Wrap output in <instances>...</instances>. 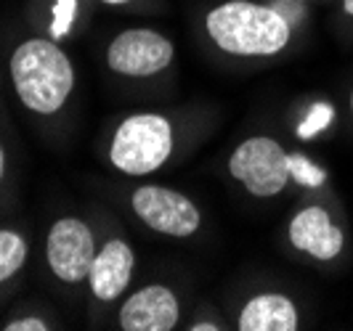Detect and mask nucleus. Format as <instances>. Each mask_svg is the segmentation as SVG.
Wrapping results in <instances>:
<instances>
[{"mask_svg":"<svg viewBox=\"0 0 353 331\" xmlns=\"http://www.w3.org/2000/svg\"><path fill=\"white\" fill-rule=\"evenodd\" d=\"M14 93L32 114H56L74 90V67L53 37L21 40L8 61Z\"/></svg>","mask_w":353,"mask_h":331,"instance_id":"f257e3e1","label":"nucleus"},{"mask_svg":"<svg viewBox=\"0 0 353 331\" xmlns=\"http://www.w3.org/2000/svg\"><path fill=\"white\" fill-rule=\"evenodd\" d=\"M205 32L229 56H276L292 40V27L282 11L255 0H226L205 17Z\"/></svg>","mask_w":353,"mask_h":331,"instance_id":"f03ea898","label":"nucleus"},{"mask_svg":"<svg viewBox=\"0 0 353 331\" xmlns=\"http://www.w3.org/2000/svg\"><path fill=\"white\" fill-rule=\"evenodd\" d=\"M176 130L159 111H139L117 125L109 143V162L117 173L130 178L157 173L173 157Z\"/></svg>","mask_w":353,"mask_h":331,"instance_id":"7ed1b4c3","label":"nucleus"},{"mask_svg":"<svg viewBox=\"0 0 353 331\" xmlns=\"http://www.w3.org/2000/svg\"><path fill=\"white\" fill-rule=\"evenodd\" d=\"M229 175L258 199H271L292 180L290 151L271 136L245 138L229 157Z\"/></svg>","mask_w":353,"mask_h":331,"instance_id":"20e7f679","label":"nucleus"},{"mask_svg":"<svg viewBox=\"0 0 353 331\" xmlns=\"http://www.w3.org/2000/svg\"><path fill=\"white\" fill-rule=\"evenodd\" d=\"M130 207L146 228L170 239H192L202 228V212L186 193L143 183L130 193Z\"/></svg>","mask_w":353,"mask_h":331,"instance_id":"39448f33","label":"nucleus"},{"mask_svg":"<svg viewBox=\"0 0 353 331\" xmlns=\"http://www.w3.org/2000/svg\"><path fill=\"white\" fill-rule=\"evenodd\" d=\"M176 58V45L170 37L149 27L123 30L106 48V67L120 77H154L165 72Z\"/></svg>","mask_w":353,"mask_h":331,"instance_id":"423d86ee","label":"nucleus"},{"mask_svg":"<svg viewBox=\"0 0 353 331\" xmlns=\"http://www.w3.org/2000/svg\"><path fill=\"white\" fill-rule=\"evenodd\" d=\"M99 246L93 228L74 215L59 217L46 236V262L61 284H83L88 281L90 265Z\"/></svg>","mask_w":353,"mask_h":331,"instance_id":"0eeeda50","label":"nucleus"},{"mask_svg":"<svg viewBox=\"0 0 353 331\" xmlns=\"http://www.w3.org/2000/svg\"><path fill=\"white\" fill-rule=\"evenodd\" d=\"M117 321L123 331H173L181 321V302L170 286L149 284L120 305Z\"/></svg>","mask_w":353,"mask_h":331,"instance_id":"6e6552de","label":"nucleus"},{"mask_svg":"<svg viewBox=\"0 0 353 331\" xmlns=\"http://www.w3.org/2000/svg\"><path fill=\"white\" fill-rule=\"evenodd\" d=\"M136 270V252L125 239H109L99 246L88 273L90 295L99 302H114L125 295Z\"/></svg>","mask_w":353,"mask_h":331,"instance_id":"1a4fd4ad","label":"nucleus"},{"mask_svg":"<svg viewBox=\"0 0 353 331\" xmlns=\"http://www.w3.org/2000/svg\"><path fill=\"white\" fill-rule=\"evenodd\" d=\"M290 242L298 252L321 262L335 260L337 255L343 252V244H345L343 231L335 226L332 215L324 207H319V204H311V207L292 215V220H290Z\"/></svg>","mask_w":353,"mask_h":331,"instance_id":"9d476101","label":"nucleus"},{"mask_svg":"<svg viewBox=\"0 0 353 331\" xmlns=\"http://www.w3.org/2000/svg\"><path fill=\"white\" fill-rule=\"evenodd\" d=\"M298 305L282 292H263L250 297L236 318L239 331H298Z\"/></svg>","mask_w":353,"mask_h":331,"instance_id":"9b49d317","label":"nucleus"},{"mask_svg":"<svg viewBox=\"0 0 353 331\" xmlns=\"http://www.w3.org/2000/svg\"><path fill=\"white\" fill-rule=\"evenodd\" d=\"M30 257V242L14 228H0V284L19 276Z\"/></svg>","mask_w":353,"mask_h":331,"instance_id":"f8f14e48","label":"nucleus"},{"mask_svg":"<svg viewBox=\"0 0 353 331\" xmlns=\"http://www.w3.org/2000/svg\"><path fill=\"white\" fill-rule=\"evenodd\" d=\"M74 14H77V0H56V6H53V21H51L53 40L70 35Z\"/></svg>","mask_w":353,"mask_h":331,"instance_id":"ddd939ff","label":"nucleus"},{"mask_svg":"<svg viewBox=\"0 0 353 331\" xmlns=\"http://www.w3.org/2000/svg\"><path fill=\"white\" fill-rule=\"evenodd\" d=\"M290 173L295 180H301L303 186H321L324 183V173L314 167L303 154H290Z\"/></svg>","mask_w":353,"mask_h":331,"instance_id":"4468645a","label":"nucleus"},{"mask_svg":"<svg viewBox=\"0 0 353 331\" xmlns=\"http://www.w3.org/2000/svg\"><path fill=\"white\" fill-rule=\"evenodd\" d=\"M0 329L3 331H48L51 323H48L46 318H40V315H21V318L6 321Z\"/></svg>","mask_w":353,"mask_h":331,"instance_id":"2eb2a0df","label":"nucleus"},{"mask_svg":"<svg viewBox=\"0 0 353 331\" xmlns=\"http://www.w3.org/2000/svg\"><path fill=\"white\" fill-rule=\"evenodd\" d=\"M330 106H321V109H314V114H311V120L308 122H303V127H301V136L303 138H311L316 130H321L324 125L330 122Z\"/></svg>","mask_w":353,"mask_h":331,"instance_id":"dca6fc26","label":"nucleus"},{"mask_svg":"<svg viewBox=\"0 0 353 331\" xmlns=\"http://www.w3.org/2000/svg\"><path fill=\"white\" fill-rule=\"evenodd\" d=\"M189 329L192 331H218L221 326H218L215 321H196V323H192Z\"/></svg>","mask_w":353,"mask_h":331,"instance_id":"f3484780","label":"nucleus"},{"mask_svg":"<svg viewBox=\"0 0 353 331\" xmlns=\"http://www.w3.org/2000/svg\"><path fill=\"white\" fill-rule=\"evenodd\" d=\"M6 167H8V157H6V149H3V143H0V183H3V178H6Z\"/></svg>","mask_w":353,"mask_h":331,"instance_id":"a211bd4d","label":"nucleus"},{"mask_svg":"<svg viewBox=\"0 0 353 331\" xmlns=\"http://www.w3.org/2000/svg\"><path fill=\"white\" fill-rule=\"evenodd\" d=\"M99 3H106V6H128L130 0H99Z\"/></svg>","mask_w":353,"mask_h":331,"instance_id":"6ab92c4d","label":"nucleus"},{"mask_svg":"<svg viewBox=\"0 0 353 331\" xmlns=\"http://www.w3.org/2000/svg\"><path fill=\"white\" fill-rule=\"evenodd\" d=\"M343 8H345V14L353 19V0H343Z\"/></svg>","mask_w":353,"mask_h":331,"instance_id":"aec40b11","label":"nucleus"},{"mask_svg":"<svg viewBox=\"0 0 353 331\" xmlns=\"http://www.w3.org/2000/svg\"><path fill=\"white\" fill-rule=\"evenodd\" d=\"M351 120H353V90H351Z\"/></svg>","mask_w":353,"mask_h":331,"instance_id":"412c9836","label":"nucleus"}]
</instances>
